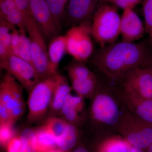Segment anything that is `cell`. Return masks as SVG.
I'll list each match as a JSON object with an SVG mask.
<instances>
[{"label":"cell","mask_w":152,"mask_h":152,"mask_svg":"<svg viewBox=\"0 0 152 152\" xmlns=\"http://www.w3.org/2000/svg\"><path fill=\"white\" fill-rule=\"evenodd\" d=\"M33 18L46 40L59 35L61 31L55 22L45 0H29Z\"/></svg>","instance_id":"obj_11"},{"label":"cell","mask_w":152,"mask_h":152,"mask_svg":"<svg viewBox=\"0 0 152 152\" xmlns=\"http://www.w3.org/2000/svg\"><path fill=\"white\" fill-rule=\"evenodd\" d=\"M117 86L128 110L144 121L152 124V100L141 97Z\"/></svg>","instance_id":"obj_14"},{"label":"cell","mask_w":152,"mask_h":152,"mask_svg":"<svg viewBox=\"0 0 152 152\" xmlns=\"http://www.w3.org/2000/svg\"><path fill=\"white\" fill-rule=\"evenodd\" d=\"M26 28L30 39L32 64L40 80L52 75L46 40L32 15L26 18Z\"/></svg>","instance_id":"obj_6"},{"label":"cell","mask_w":152,"mask_h":152,"mask_svg":"<svg viewBox=\"0 0 152 152\" xmlns=\"http://www.w3.org/2000/svg\"><path fill=\"white\" fill-rule=\"evenodd\" d=\"M99 136L96 152H131L133 147L118 133Z\"/></svg>","instance_id":"obj_16"},{"label":"cell","mask_w":152,"mask_h":152,"mask_svg":"<svg viewBox=\"0 0 152 152\" xmlns=\"http://www.w3.org/2000/svg\"><path fill=\"white\" fill-rule=\"evenodd\" d=\"M23 87L12 76L10 83L8 95V110L12 124L21 118L26 110L23 96Z\"/></svg>","instance_id":"obj_15"},{"label":"cell","mask_w":152,"mask_h":152,"mask_svg":"<svg viewBox=\"0 0 152 152\" xmlns=\"http://www.w3.org/2000/svg\"><path fill=\"white\" fill-rule=\"evenodd\" d=\"M104 4L102 0H69L61 22L70 28L93 20L98 9Z\"/></svg>","instance_id":"obj_9"},{"label":"cell","mask_w":152,"mask_h":152,"mask_svg":"<svg viewBox=\"0 0 152 152\" xmlns=\"http://www.w3.org/2000/svg\"><path fill=\"white\" fill-rule=\"evenodd\" d=\"M51 75L58 73L57 69L64 55L67 53L65 36L58 35L50 41L48 47Z\"/></svg>","instance_id":"obj_17"},{"label":"cell","mask_w":152,"mask_h":152,"mask_svg":"<svg viewBox=\"0 0 152 152\" xmlns=\"http://www.w3.org/2000/svg\"><path fill=\"white\" fill-rule=\"evenodd\" d=\"M85 99L79 95H68L64 102L60 114L68 123L79 128L86 121L87 113Z\"/></svg>","instance_id":"obj_12"},{"label":"cell","mask_w":152,"mask_h":152,"mask_svg":"<svg viewBox=\"0 0 152 152\" xmlns=\"http://www.w3.org/2000/svg\"><path fill=\"white\" fill-rule=\"evenodd\" d=\"M1 69L7 71L27 91L30 92L40 80L31 63L12 53L7 58L0 60Z\"/></svg>","instance_id":"obj_8"},{"label":"cell","mask_w":152,"mask_h":152,"mask_svg":"<svg viewBox=\"0 0 152 152\" xmlns=\"http://www.w3.org/2000/svg\"><path fill=\"white\" fill-rule=\"evenodd\" d=\"M145 152H152V143L147 148Z\"/></svg>","instance_id":"obj_37"},{"label":"cell","mask_w":152,"mask_h":152,"mask_svg":"<svg viewBox=\"0 0 152 152\" xmlns=\"http://www.w3.org/2000/svg\"><path fill=\"white\" fill-rule=\"evenodd\" d=\"M14 125L9 122L0 123V143L2 146H7L14 137Z\"/></svg>","instance_id":"obj_28"},{"label":"cell","mask_w":152,"mask_h":152,"mask_svg":"<svg viewBox=\"0 0 152 152\" xmlns=\"http://www.w3.org/2000/svg\"><path fill=\"white\" fill-rule=\"evenodd\" d=\"M145 33V26L133 9L124 10L121 20L122 41L134 42L142 37Z\"/></svg>","instance_id":"obj_13"},{"label":"cell","mask_w":152,"mask_h":152,"mask_svg":"<svg viewBox=\"0 0 152 152\" xmlns=\"http://www.w3.org/2000/svg\"><path fill=\"white\" fill-rule=\"evenodd\" d=\"M72 90V86L70 85L66 78L60 75L50 107L52 112L55 113H60L64 102L68 95L71 94Z\"/></svg>","instance_id":"obj_18"},{"label":"cell","mask_w":152,"mask_h":152,"mask_svg":"<svg viewBox=\"0 0 152 152\" xmlns=\"http://www.w3.org/2000/svg\"><path fill=\"white\" fill-rule=\"evenodd\" d=\"M147 67L150 69L152 72V58L151 60V62H150V64H149L148 65V66Z\"/></svg>","instance_id":"obj_38"},{"label":"cell","mask_w":152,"mask_h":152,"mask_svg":"<svg viewBox=\"0 0 152 152\" xmlns=\"http://www.w3.org/2000/svg\"><path fill=\"white\" fill-rule=\"evenodd\" d=\"M80 134V128L67 123L62 134L56 140L57 146L64 151L72 149L77 142Z\"/></svg>","instance_id":"obj_20"},{"label":"cell","mask_w":152,"mask_h":152,"mask_svg":"<svg viewBox=\"0 0 152 152\" xmlns=\"http://www.w3.org/2000/svg\"><path fill=\"white\" fill-rule=\"evenodd\" d=\"M18 29L20 35V40L18 56L32 64L31 45L28 33L26 28H22Z\"/></svg>","instance_id":"obj_24"},{"label":"cell","mask_w":152,"mask_h":152,"mask_svg":"<svg viewBox=\"0 0 152 152\" xmlns=\"http://www.w3.org/2000/svg\"><path fill=\"white\" fill-rule=\"evenodd\" d=\"M55 22L61 29V22L69 0H45Z\"/></svg>","instance_id":"obj_23"},{"label":"cell","mask_w":152,"mask_h":152,"mask_svg":"<svg viewBox=\"0 0 152 152\" xmlns=\"http://www.w3.org/2000/svg\"><path fill=\"white\" fill-rule=\"evenodd\" d=\"M22 152H37L36 149L35 131L32 129H25L21 134Z\"/></svg>","instance_id":"obj_26"},{"label":"cell","mask_w":152,"mask_h":152,"mask_svg":"<svg viewBox=\"0 0 152 152\" xmlns=\"http://www.w3.org/2000/svg\"><path fill=\"white\" fill-rule=\"evenodd\" d=\"M14 1L17 8L23 14L26 18L31 15L29 0H14Z\"/></svg>","instance_id":"obj_33"},{"label":"cell","mask_w":152,"mask_h":152,"mask_svg":"<svg viewBox=\"0 0 152 152\" xmlns=\"http://www.w3.org/2000/svg\"><path fill=\"white\" fill-rule=\"evenodd\" d=\"M35 144L37 152H48L57 147L56 138L44 126L35 131Z\"/></svg>","instance_id":"obj_21"},{"label":"cell","mask_w":152,"mask_h":152,"mask_svg":"<svg viewBox=\"0 0 152 152\" xmlns=\"http://www.w3.org/2000/svg\"><path fill=\"white\" fill-rule=\"evenodd\" d=\"M92 20L87 21L70 28L65 35L67 53L76 61L85 62L94 53L91 39Z\"/></svg>","instance_id":"obj_7"},{"label":"cell","mask_w":152,"mask_h":152,"mask_svg":"<svg viewBox=\"0 0 152 152\" xmlns=\"http://www.w3.org/2000/svg\"><path fill=\"white\" fill-rule=\"evenodd\" d=\"M90 58L91 63L115 84L132 70L148 66L152 58V45L148 38L138 43L115 42L100 47Z\"/></svg>","instance_id":"obj_1"},{"label":"cell","mask_w":152,"mask_h":152,"mask_svg":"<svg viewBox=\"0 0 152 152\" xmlns=\"http://www.w3.org/2000/svg\"><path fill=\"white\" fill-rule=\"evenodd\" d=\"M67 123L64 119L53 117L47 120L44 126L54 136L56 140L62 134Z\"/></svg>","instance_id":"obj_25"},{"label":"cell","mask_w":152,"mask_h":152,"mask_svg":"<svg viewBox=\"0 0 152 152\" xmlns=\"http://www.w3.org/2000/svg\"><path fill=\"white\" fill-rule=\"evenodd\" d=\"M66 70L70 80L87 79L96 75L87 67L84 62L76 60L67 66Z\"/></svg>","instance_id":"obj_22"},{"label":"cell","mask_w":152,"mask_h":152,"mask_svg":"<svg viewBox=\"0 0 152 152\" xmlns=\"http://www.w3.org/2000/svg\"><path fill=\"white\" fill-rule=\"evenodd\" d=\"M115 84L141 97L152 100V72L148 68L134 69Z\"/></svg>","instance_id":"obj_10"},{"label":"cell","mask_w":152,"mask_h":152,"mask_svg":"<svg viewBox=\"0 0 152 152\" xmlns=\"http://www.w3.org/2000/svg\"><path fill=\"white\" fill-rule=\"evenodd\" d=\"M60 75L41 79L29 92L27 101V119L34 123L42 118L50 109L53 94Z\"/></svg>","instance_id":"obj_4"},{"label":"cell","mask_w":152,"mask_h":152,"mask_svg":"<svg viewBox=\"0 0 152 152\" xmlns=\"http://www.w3.org/2000/svg\"><path fill=\"white\" fill-rule=\"evenodd\" d=\"M142 7L145 33L152 45V0H143Z\"/></svg>","instance_id":"obj_27"},{"label":"cell","mask_w":152,"mask_h":152,"mask_svg":"<svg viewBox=\"0 0 152 152\" xmlns=\"http://www.w3.org/2000/svg\"><path fill=\"white\" fill-rule=\"evenodd\" d=\"M131 152H145L139 149L136 148H135L133 147L132 149Z\"/></svg>","instance_id":"obj_36"},{"label":"cell","mask_w":152,"mask_h":152,"mask_svg":"<svg viewBox=\"0 0 152 152\" xmlns=\"http://www.w3.org/2000/svg\"><path fill=\"white\" fill-rule=\"evenodd\" d=\"M104 3L111 4L123 10L134 8L142 0H102Z\"/></svg>","instance_id":"obj_30"},{"label":"cell","mask_w":152,"mask_h":152,"mask_svg":"<svg viewBox=\"0 0 152 152\" xmlns=\"http://www.w3.org/2000/svg\"><path fill=\"white\" fill-rule=\"evenodd\" d=\"M7 152H22L20 137H14L7 145Z\"/></svg>","instance_id":"obj_34"},{"label":"cell","mask_w":152,"mask_h":152,"mask_svg":"<svg viewBox=\"0 0 152 152\" xmlns=\"http://www.w3.org/2000/svg\"><path fill=\"white\" fill-rule=\"evenodd\" d=\"M48 152H65V151H62V150H52V151H48Z\"/></svg>","instance_id":"obj_39"},{"label":"cell","mask_w":152,"mask_h":152,"mask_svg":"<svg viewBox=\"0 0 152 152\" xmlns=\"http://www.w3.org/2000/svg\"><path fill=\"white\" fill-rule=\"evenodd\" d=\"M72 152H90L88 148L83 145H79L76 147Z\"/></svg>","instance_id":"obj_35"},{"label":"cell","mask_w":152,"mask_h":152,"mask_svg":"<svg viewBox=\"0 0 152 152\" xmlns=\"http://www.w3.org/2000/svg\"><path fill=\"white\" fill-rule=\"evenodd\" d=\"M3 19L14 26L18 27V28H26V18L17 8Z\"/></svg>","instance_id":"obj_29"},{"label":"cell","mask_w":152,"mask_h":152,"mask_svg":"<svg viewBox=\"0 0 152 152\" xmlns=\"http://www.w3.org/2000/svg\"><path fill=\"white\" fill-rule=\"evenodd\" d=\"M117 132L133 147L145 152L152 143V124L137 116L128 109L123 114Z\"/></svg>","instance_id":"obj_5"},{"label":"cell","mask_w":152,"mask_h":152,"mask_svg":"<svg viewBox=\"0 0 152 152\" xmlns=\"http://www.w3.org/2000/svg\"><path fill=\"white\" fill-rule=\"evenodd\" d=\"M70 81L72 88L77 95L91 99L97 88L99 80L95 75L87 79L71 80Z\"/></svg>","instance_id":"obj_19"},{"label":"cell","mask_w":152,"mask_h":152,"mask_svg":"<svg viewBox=\"0 0 152 152\" xmlns=\"http://www.w3.org/2000/svg\"><path fill=\"white\" fill-rule=\"evenodd\" d=\"M89 116L99 135L117 133L118 125L127 108L116 85L101 83L91 99Z\"/></svg>","instance_id":"obj_2"},{"label":"cell","mask_w":152,"mask_h":152,"mask_svg":"<svg viewBox=\"0 0 152 152\" xmlns=\"http://www.w3.org/2000/svg\"><path fill=\"white\" fill-rule=\"evenodd\" d=\"M15 8L14 0H0V18H4Z\"/></svg>","instance_id":"obj_31"},{"label":"cell","mask_w":152,"mask_h":152,"mask_svg":"<svg viewBox=\"0 0 152 152\" xmlns=\"http://www.w3.org/2000/svg\"><path fill=\"white\" fill-rule=\"evenodd\" d=\"M118 8L104 3L98 9L92 23V36L100 47L116 42L121 34V17Z\"/></svg>","instance_id":"obj_3"},{"label":"cell","mask_w":152,"mask_h":152,"mask_svg":"<svg viewBox=\"0 0 152 152\" xmlns=\"http://www.w3.org/2000/svg\"><path fill=\"white\" fill-rule=\"evenodd\" d=\"M20 40V32L16 28L14 30L12 35L11 40L10 50L13 54L18 56V55L19 48Z\"/></svg>","instance_id":"obj_32"}]
</instances>
